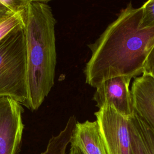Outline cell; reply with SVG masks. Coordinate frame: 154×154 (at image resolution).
Returning <instances> with one entry per match:
<instances>
[{
    "label": "cell",
    "instance_id": "obj_1",
    "mask_svg": "<svg viewBox=\"0 0 154 154\" xmlns=\"http://www.w3.org/2000/svg\"><path fill=\"white\" fill-rule=\"evenodd\" d=\"M142 8L129 2L96 40L88 45L91 55L84 73L85 82L96 88L117 76L132 79L143 73L147 58L154 46V26L141 28Z\"/></svg>",
    "mask_w": 154,
    "mask_h": 154
},
{
    "label": "cell",
    "instance_id": "obj_2",
    "mask_svg": "<svg viewBox=\"0 0 154 154\" xmlns=\"http://www.w3.org/2000/svg\"><path fill=\"white\" fill-rule=\"evenodd\" d=\"M48 2L29 0L22 12L26 46L28 108L32 111L41 106L54 84L56 20Z\"/></svg>",
    "mask_w": 154,
    "mask_h": 154
},
{
    "label": "cell",
    "instance_id": "obj_3",
    "mask_svg": "<svg viewBox=\"0 0 154 154\" xmlns=\"http://www.w3.org/2000/svg\"><path fill=\"white\" fill-rule=\"evenodd\" d=\"M0 97L11 98L29 108L24 25L0 41Z\"/></svg>",
    "mask_w": 154,
    "mask_h": 154
},
{
    "label": "cell",
    "instance_id": "obj_4",
    "mask_svg": "<svg viewBox=\"0 0 154 154\" xmlns=\"http://www.w3.org/2000/svg\"><path fill=\"white\" fill-rule=\"evenodd\" d=\"M108 154H131L129 118L111 106L94 112Z\"/></svg>",
    "mask_w": 154,
    "mask_h": 154
},
{
    "label": "cell",
    "instance_id": "obj_5",
    "mask_svg": "<svg viewBox=\"0 0 154 154\" xmlns=\"http://www.w3.org/2000/svg\"><path fill=\"white\" fill-rule=\"evenodd\" d=\"M19 103L8 97H0V154H17L24 125Z\"/></svg>",
    "mask_w": 154,
    "mask_h": 154
},
{
    "label": "cell",
    "instance_id": "obj_6",
    "mask_svg": "<svg viewBox=\"0 0 154 154\" xmlns=\"http://www.w3.org/2000/svg\"><path fill=\"white\" fill-rule=\"evenodd\" d=\"M132 79L129 76H117L101 82L96 87L93 96L96 106L99 109L111 106L122 115L131 117L134 112L129 88Z\"/></svg>",
    "mask_w": 154,
    "mask_h": 154
},
{
    "label": "cell",
    "instance_id": "obj_7",
    "mask_svg": "<svg viewBox=\"0 0 154 154\" xmlns=\"http://www.w3.org/2000/svg\"><path fill=\"white\" fill-rule=\"evenodd\" d=\"M131 91L134 112L154 132V78L147 74L134 78Z\"/></svg>",
    "mask_w": 154,
    "mask_h": 154
},
{
    "label": "cell",
    "instance_id": "obj_8",
    "mask_svg": "<svg viewBox=\"0 0 154 154\" xmlns=\"http://www.w3.org/2000/svg\"><path fill=\"white\" fill-rule=\"evenodd\" d=\"M70 144L78 147L84 154H108L96 120L77 122Z\"/></svg>",
    "mask_w": 154,
    "mask_h": 154
},
{
    "label": "cell",
    "instance_id": "obj_9",
    "mask_svg": "<svg viewBox=\"0 0 154 154\" xmlns=\"http://www.w3.org/2000/svg\"><path fill=\"white\" fill-rule=\"evenodd\" d=\"M76 123V117L70 116L65 128L57 135L50 138L46 150L41 154H66V148L70 143Z\"/></svg>",
    "mask_w": 154,
    "mask_h": 154
},
{
    "label": "cell",
    "instance_id": "obj_10",
    "mask_svg": "<svg viewBox=\"0 0 154 154\" xmlns=\"http://www.w3.org/2000/svg\"><path fill=\"white\" fill-rule=\"evenodd\" d=\"M134 122L148 154H154V132L134 112L131 116Z\"/></svg>",
    "mask_w": 154,
    "mask_h": 154
},
{
    "label": "cell",
    "instance_id": "obj_11",
    "mask_svg": "<svg viewBox=\"0 0 154 154\" xmlns=\"http://www.w3.org/2000/svg\"><path fill=\"white\" fill-rule=\"evenodd\" d=\"M129 126L131 134V154H148L138 129L131 117L129 118Z\"/></svg>",
    "mask_w": 154,
    "mask_h": 154
},
{
    "label": "cell",
    "instance_id": "obj_12",
    "mask_svg": "<svg viewBox=\"0 0 154 154\" xmlns=\"http://www.w3.org/2000/svg\"><path fill=\"white\" fill-rule=\"evenodd\" d=\"M22 12L12 14L0 23V41L16 28L24 25Z\"/></svg>",
    "mask_w": 154,
    "mask_h": 154
},
{
    "label": "cell",
    "instance_id": "obj_13",
    "mask_svg": "<svg viewBox=\"0 0 154 154\" xmlns=\"http://www.w3.org/2000/svg\"><path fill=\"white\" fill-rule=\"evenodd\" d=\"M142 17L140 28H146L154 26V0H149L142 5Z\"/></svg>",
    "mask_w": 154,
    "mask_h": 154
},
{
    "label": "cell",
    "instance_id": "obj_14",
    "mask_svg": "<svg viewBox=\"0 0 154 154\" xmlns=\"http://www.w3.org/2000/svg\"><path fill=\"white\" fill-rule=\"evenodd\" d=\"M29 0H0V3L11 13H22L26 8Z\"/></svg>",
    "mask_w": 154,
    "mask_h": 154
},
{
    "label": "cell",
    "instance_id": "obj_15",
    "mask_svg": "<svg viewBox=\"0 0 154 154\" xmlns=\"http://www.w3.org/2000/svg\"><path fill=\"white\" fill-rule=\"evenodd\" d=\"M143 74L149 75L154 78V46L147 58Z\"/></svg>",
    "mask_w": 154,
    "mask_h": 154
},
{
    "label": "cell",
    "instance_id": "obj_16",
    "mask_svg": "<svg viewBox=\"0 0 154 154\" xmlns=\"http://www.w3.org/2000/svg\"><path fill=\"white\" fill-rule=\"evenodd\" d=\"M13 14L7 8L0 3V23L7 19L8 17Z\"/></svg>",
    "mask_w": 154,
    "mask_h": 154
},
{
    "label": "cell",
    "instance_id": "obj_17",
    "mask_svg": "<svg viewBox=\"0 0 154 154\" xmlns=\"http://www.w3.org/2000/svg\"><path fill=\"white\" fill-rule=\"evenodd\" d=\"M69 154H84L82 151L76 146L71 145V147Z\"/></svg>",
    "mask_w": 154,
    "mask_h": 154
}]
</instances>
